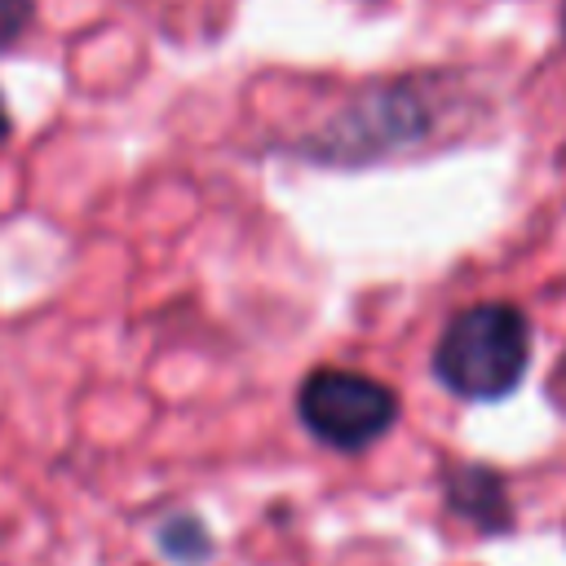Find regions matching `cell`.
Returning a JSON list of instances; mask_svg holds the SVG:
<instances>
[{
  "label": "cell",
  "instance_id": "cell-1",
  "mask_svg": "<svg viewBox=\"0 0 566 566\" xmlns=\"http://www.w3.org/2000/svg\"><path fill=\"white\" fill-rule=\"evenodd\" d=\"M433 380L464 402L509 398L531 367V318L513 301H473L433 340Z\"/></svg>",
  "mask_w": 566,
  "mask_h": 566
},
{
  "label": "cell",
  "instance_id": "cell-2",
  "mask_svg": "<svg viewBox=\"0 0 566 566\" xmlns=\"http://www.w3.org/2000/svg\"><path fill=\"white\" fill-rule=\"evenodd\" d=\"M402 416L398 394L354 367H314L296 385V420L305 433L332 451H371Z\"/></svg>",
  "mask_w": 566,
  "mask_h": 566
},
{
  "label": "cell",
  "instance_id": "cell-3",
  "mask_svg": "<svg viewBox=\"0 0 566 566\" xmlns=\"http://www.w3.org/2000/svg\"><path fill=\"white\" fill-rule=\"evenodd\" d=\"M433 124L438 111L429 106V93L416 80H398L363 93L340 119L305 142V155H314V164H367L371 155L411 146Z\"/></svg>",
  "mask_w": 566,
  "mask_h": 566
},
{
  "label": "cell",
  "instance_id": "cell-4",
  "mask_svg": "<svg viewBox=\"0 0 566 566\" xmlns=\"http://www.w3.org/2000/svg\"><path fill=\"white\" fill-rule=\"evenodd\" d=\"M442 504L478 535H509L513 531V495L500 469L482 460H447L442 464Z\"/></svg>",
  "mask_w": 566,
  "mask_h": 566
},
{
  "label": "cell",
  "instance_id": "cell-5",
  "mask_svg": "<svg viewBox=\"0 0 566 566\" xmlns=\"http://www.w3.org/2000/svg\"><path fill=\"white\" fill-rule=\"evenodd\" d=\"M155 544L159 553L172 562V566H203L212 553H217V539L208 531V522L199 513H168L159 526H155Z\"/></svg>",
  "mask_w": 566,
  "mask_h": 566
},
{
  "label": "cell",
  "instance_id": "cell-6",
  "mask_svg": "<svg viewBox=\"0 0 566 566\" xmlns=\"http://www.w3.org/2000/svg\"><path fill=\"white\" fill-rule=\"evenodd\" d=\"M35 22V0H0V49H13Z\"/></svg>",
  "mask_w": 566,
  "mask_h": 566
},
{
  "label": "cell",
  "instance_id": "cell-7",
  "mask_svg": "<svg viewBox=\"0 0 566 566\" xmlns=\"http://www.w3.org/2000/svg\"><path fill=\"white\" fill-rule=\"evenodd\" d=\"M13 137V115H9V106H4V97H0V146Z\"/></svg>",
  "mask_w": 566,
  "mask_h": 566
},
{
  "label": "cell",
  "instance_id": "cell-8",
  "mask_svg": "<svg viewBox=\"0 0 566 566\" xmlns=\"http://www.w3.org/2000/svg\"><path fill=\"white\" fill-rule=\"evenodd\" d=\"M562 35H566V0H562Z\"/></svg>",
  "mask_w": 566,
  "mask_h": 566
}]
</instances>
